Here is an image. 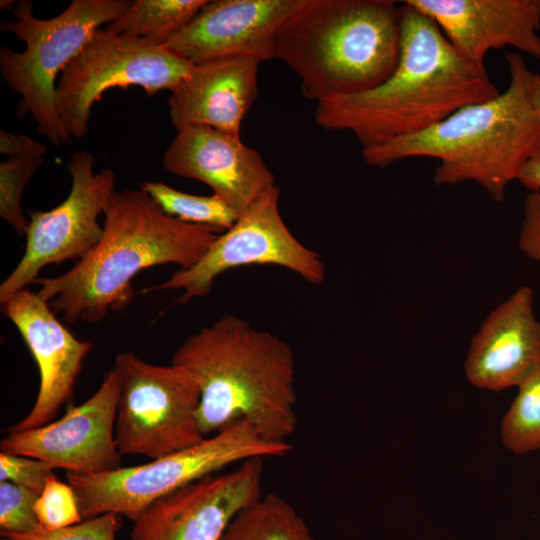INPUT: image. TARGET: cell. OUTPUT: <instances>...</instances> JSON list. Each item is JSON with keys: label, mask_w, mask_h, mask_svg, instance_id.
<instances>
[{"label": "cell", "mask_w": 540, "mask_h": 540, "mask_svg": "<svg viewBox=\"0 0 540 540\" xmlns=\"http://www.w3.org/2000/svg\"><path fill=\"white\" fill-rule=\"evenodd\" d=\"M533 300V290L522 286L483 320L463 366L471 385L499 392L540 371V320Z\"/></svg>", "instance_id": "cell-17"}, {"label": "cell", "mask_w": 540, "mask_h": 540, "mask_svg": "<svg viewBox=\"0 0 540 540\" xmlns=\"http://www.w3.org/2000/svg\"><path fill=\"white\" fill-rule=\"evenodd\" d=\"M306 1H207L166 46L192 64L231 57L269 61L280 29Z\"/></svg>", "instance_id": "cell-14"}, {"label": "cell", "mask_w": 540, "mask_h": 540, "mask_svg": "<svg viewBox=\"0 0 540 540\" xmlns=\"http://www.w3.org/2000/svg\"><path fill=\"white\" fill-rule=\"evenodd\" d=\"M194 64L166 45L98 29L62 71L56 88L57 110L70 135L84 137L92 106L110 88L139 86L148 96L171 92Z\"/></svg>", "instance_id": "cell-9"}, {"label": "cell", "mask_w": 540, "mask_h": 540, "mask_svg": "<svg viewBox=\"0 0 540 540\" xmlns=\"http://www.w3.org/2000/svg\"><path fill=\"white\" fill-rule=\"evenodd\" d=\"M531 99L535 109L540 114V74L533 73Z\"/></svg>", "instance_id": "cell-32"}, {"label": "cell", "mask_w": 540, "mask_h": 540, "mask_svg": "<svg viewBox=\"0 0 540 540\" xmlns=\"http://www.w3.org/2000/svg\"><path fill=\"white\" fill-rule=\"evenodd\" d=\"M259 64L245 57L194 64L189 77L168 98L177 131L203 126L240 136L242 120L258 96Z\"/></svg>", "instance_id": "cell-19"}, {"label": "cell", "mask_w": 540, "mask_h": 540, "mask_svg": "<svg viewBox=\"0 0 540 540\" xmlns=\"http://www.w3.org/2000/svg\"><path fill=\"white\" fill-rule=\"evenodd\" d=\"M162 164L174 175L205 183L240 215L276 185L261 155L240 136L209 127L179 130Z\"/></svg>", "instance_id": "cell-16"}, {"label": "cell", "mask_w": 540, "mask_h": 540, "mask_svg": "<svg viewBox=\"0 0 540 540\" xmlns=\"http://www.w3.org/2000/svg\"><path fill=\"white\" fill-rule=\"evenodd\" d=\"M516 180L531 192H540V150L525 162Z\"/></svg>", "instance_id": "cell-31"}, {"label": "cell", "mask_w": 540, "mask_h": 540, "mask_svg": "<svg viewBox=\"0 0 540 540\" xmlns=\"http://www.w3.org/2000/svg\"><path fill=\"white\" fill-rule=\"evenodd\" d=\"M518 245L523 254L540 263V192H530L525 198Z\"/></svg>", "instance_id": "cell-29"}, {"label": "cell", "mask_w": 540, "mask_h": 540, "mask_svg": "<svg viewBox=\"0 0 540 540\" xmlns=\"http://www.w3.org/2000/svg\"><path fill=\"white\" fill-rule=\"evenodd\" d=\"M15 21H4L1 30L25 43L22 52L0 48V72L6 84L21 96L19 110L30 112L38 133L54 146L70 142L57 110L56 78L103 24L123 15L133 1L73 0L59 15L40 19L29 0L15 2Z\"/></svg>", "instance_id": "cell-6"}, {"label": "cell", "mask_w": 540, "mask_h": 540, "mask_svg": "<svg viewBox=\"0 0 540 540\" xmlns=\"http://www.w3.org/2000/svg\"><path fill=\"white\" fill-rule=\"evenodd\" d=\"M263 458L208 475L148 505L130 540H220L231 520L262 497Z\"/></svg>", "instance_id": "cell-12"}, {"label": "cell", "mask_w": 540, "mask_h": 540, "mask_svg": "<svg viewBox=\"0 0 540 540\" xmlns=\"http://www.w3.org/2000/svg\"><path fill=\"white\" fill-rule=\"evenodd\" d=\"M42 163V155L8 157L0 163V216L19 235H25L29 224L22 212V194Z\"/></svg>", "instance_id": "cell-24"}, {"label": "cell", "mask_w": 540, "mask_h": 540, "mask_svg": "<svg viewBox=\"0 0 540 540\" xmlns=\"http://www.w3.org/2000/svg\"><path fill=\"white\" fill-rule=\"evenodd\" d=\"M401 53L379 86L316 103V123L352 132L363 148L417 134L470 104L500 94L484 65L461 56L427 15L400 4Z\"/></svg>", "instance_id": "cell-1"}, {"label": "cell", "mask_w": 540, "mask_h": 540, "mask_svg": "<svg viewBox=\"0 0 540 540\" xmlns=\"http://www.w3.org/2000/svg\"><path fill=\"white\" fill-rule=\"evenodd\" d=\"M206 0H136L105 30L164 46L187 26Z\"/></svg>", "instance_id": "cell-20"}, {"label": "cell", "mask_w": 540, "mask_h": 540, "mask_svg": "<svg viewBox=\"0 0 540 540\" xmlns=\"http://www.w3.org/2000/svg\"><path fill=\"white\" fill-rule=\"evenodd\" d=\"M34 509L40 527L48 530L71 526L83 520L73 487L54 474L47 479Z\"/></svg>", "instance_id": "cell-25"}, {"label": "cell", "mask_w": 540, "mask_h": 540, "mask_svg": "<svg viewBox=\"0 0 540 540\" xmlns=\"http://www.w3.org/2000/svg\"><path fill=\"white\" fill-rule=\"evenodd\" d=\"M220 540H316L295 508L277 494H267L241 510Z\"/></svg>", "instance_id": "cell-21"}, {"label": "cell", "mask_w": 540, "mask_h": 540, "mask_svg": "<svg viewBox=\"0 0 540 540\" xmlns=\"http://www.w3.org/2000/svg\"><path fill=\"white\" fill-rule=\"evenodd\" d=\"M289 442L264 439L239 419L186 449L148 463L94 475L67 472L83 519L113 512L132 521L157 499L227 466L255 457L284 456Z\"/></svg>", "instance_id": "cell-7"}, {"label": "cell", "mask_w": 540, "mask_h": 540, "mask_svg": "<svg viewBox=\"0 0 540 540\" xmlns=\"http://www.w3.org/2000/svg\"><path fill=\"white\" fill-rule=\"evenodd\" d=\"M113 370L119 382L115 439L122 455L155 460L205 438L199 386L184 367L151 364L125 351Z\"/></svg>", "instance_id": "cell-8"}, {"label": "cell", "mask_w": 540, "mask_h": 540, "mask_svg": "<svg viewBox=\"0 0 540 540\" xmlns=\"http://www.w3.org/2000/svg\"><path fill=\"white\" fill-rule=\"evenodd\" d=\"M2 308L21 334L40 375L33 407L8 431L35 429L50 423L72 398L75 383L93 344L75 337L39 293L29 288L12 295Z\"/></svg>", "instance_id": "cell-15"}, {"label": "cell", "mask_w": 540, "mask_h": 540, "mask_svg": "<svg viewBox=\"0 0 540 540\" xmlns=\"http://www.w3.org/2000/svg\"><path fill=\"white\" fill-rule=\"evenodd\" d=\"M103 215V234L86 256L63 274L33 282L68 324L98 323L124 309L140 271L165 264L190 268L222 233L167 215L140 188L115 191Z\"/></svg>", "instance_id": "cell-2"}, {"label": "cell", "mask_w": 540, "mask_h": 540, "mask_svg": "<svg viewBox=\"0 0 540 540\" xmlns=\"http://www.w3.org/2000/svg\"><path fill=\"white\" fill-rule=\"evenodd\" d=\"M391 0H307L280 29L274 58L316 103L383 83L401 53L400 5Z\"/></svg>", "instance_id": "cell-5"}, {"label": "cell", "mask_w": 540, "mask_h": 540, "mask_svg": "<svg viewBox=\"0 0 540 540\" xmlns=\"http://www.w3.org/2000/svg\"><path fill=\"white\" fill-rule=\"evenodd\" d=\"M171 363L184 367L199 386L205 437L239 419L272 442H288L295 432L294 351L274 334L227 314L185 339Z\"/></svg>", "instance_id": "cell-3"}, {"label": "cell", "mask_w": 540, "mask_h": 540, "mask_svg": "<svg viewBox=\"0 0 540 540\" xmlns=\"http://www.w3.org/2000/svg\"><path fill=\"white\" fill-rule=\"evenodd\" d=\"M39 494L10 482H0L1 536L25 534L40 527L35 513Z\"/></svg>", "instance_id": "cell-26"}, {"label": "cell", "mask_w": 540, "mask_h": 540, "mask_svg": "<svg viewBox=\"0 0 540 540\" xmlns=\"http://www.w3.org/2000/svg\"><path fill=\"white\" fill-rule=\"evenodd\" d=\"M95 157L74 153L67 162L72 186L66 199L49 211H32L25 233V251L17 266L0 285V303L28 288L47 265L79 261L99 242V217L115 190L111 169L94 172Z\"/></svg>", "instance_id": "cell-11"}, {"label": "cell", "mask_w": 540, "mask_h": 540, "mask_svg": "<svg viewBox=\"0 0 540 540\" xmlns=\"http://www.w3.org/2000/svg\"><path fill=\"white\" fill-rule=\"evenodd\" d=\"M280 189L266 190L237 222L220 233L192 267L175 271L166 281L143 292L182 290L177 303L207 296L222 273L247 265L284 267L309 283L320 285L326 270L318 252L303 245L290 232L279 210Z\"/></svg>", "instance_id": "cell-10"}, {"label": "cell", "mask_w": 540, "mask_h": 540, "mask_svg": "<svg viewBox=\"0 0 540 540\" xmlns=\"http://www.w3.org/2000/svg\"><path fill=\"white\" fill-rule=\"evenodd\" d=\"M441 29L456 51L484 65L492 49L540 59V0H405Z\"/></svg>", "instance_id": "cell-18"}, {"label": "cell", "mask_w": 540, "mask_h": 540, "mask_svg": "<svg viewBox=\"0 0 540 540\" xmlns=\"http://www.w3.org/2000/svg\"><path fill=\"white\" fill-rule=\"evenodd\" d=\"M118 395L119 382L112 369L89 399L69 407L57 421L35 429L8 431L0 451L36 458L80 475L117 470L122 467L115 439Z\"/></svg>", "instance_id": "cell-13"}, {"label": "cell", "mask_w": 540, "mask_h": 540, "mask_svg": "<svg viewBox=\"0 0 540 540\" xmlns=\"http://www.w3.org/2000/svg\"><path fill=\"white\" fill-rule=\"evenodd\" d=\"M139 188L164 213L185 223L208 226L224 232L240 217L237 211L214 193L209 196L189 194L156 181H143Z\"/></svg>", "instance_id": "cell-22"}, {"label": "cell", "mask_w": 540, "mask_h": 540, "mask_svg": "<svg viewBox=\"0 0 540 540\" xmlns=\"http://www.w3.org/2000/svg\"><path fill=\"white\" fill-rule=\"evenodd\" d=\"M517 389L502 418L500 437L509 451L524 455L540 449V371Z\"/></svg>", "instance_id": "cell-23"}, {"label": "cell", "mask_w": 540, "mask_h": 540, "mask_svg": "<svg viewBox=\"0 0 540 540\" xmlns=\"http://www.w3.org/2000/svg\"><path fill=\"white\" fill-rule=\"evenodd\" d=\"M55 468L27 456L0 452V482H10L40 494Z\"/></svg>", "instance_id": "cell-28"}, {"label": "cell", "mask_w": 540, "mask_h": 540, "mask_svg": "<svg viewBox=\"0 0 540 540\" xmlns=\"http://www.w3.org/2000/svg\"><path fill=\"white\" fill-rule=\"evenodd\" d=\"M121 526V515L108 512L55 530L38 527L25 534L4 535L2 540H116Z\"/></svg>", "instance_id": "cell-27"}, {"label": "cell", "mask_w": 540, "mask_h": 540, "mask_svg": "<svg viewBox=\"0 0 540 540\" xmlns=\"http://www.w3.org/2000/svg\"><path fill=\"white\" fill-rule=\"evenodd\" d=\"M0 152L8 157L23 155H42L46 153V147L32 138L20 134L16 135L7 131H0Z\"/></svg>", "instance_id": "cell-30"}, {"label": "cell", "mask_w": 540, "mask_h": 540, "mask_svg": "<svg viewBox=\"0 0 540 540\" xmlns=\"http://www.w3.org/2000/svg\"><path fill=\"white\" fill-rule=\"evenodd\" d=\"M505 57L510 81L504 92L462 107L417 134L363 148L364 161L385 167L405 158H435V184L474 182L503 202L509 183L540 150V114L531 99L533 72L521 54L508 52Z\"/></svg>", "instance_id": "cell-4"}]
</instances>
